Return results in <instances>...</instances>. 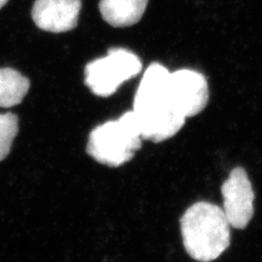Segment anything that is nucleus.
Returning a JSON list of instances; mask_svg holds the SVG:
<instances>
[{
    "instance_id": "9b49d317",
    "label": "nucleus",
    "mask_w": 262,
    "mask_h": 262,
    "mask_svg": "<svg viewBox=\"0 0 262 262\" xmlns=\"http://www.w3.org/2000/svg\"><path fill=\"white\" fill-rule=\"evenodd\" d=\"M19 132V118L13 113L0 114V161L8 157Z\"/></svg>"
},
{
    "instance_id": "20e7f679",
    "label": "nucleus",
    "mask_w": 262,
    "mask_h": 262,
    "mask_svg": "<svg viewBox=\"0 0 262 262\" xmlns=\"http://www.w3.org/2000/svg\"><path fill=\"white\" fill-rule=\"evenodd\" d=\"M132 112L143 140L160 143L175 136L186 119L168 99L133 105Z\"/></svg>"
},
{
    "instance_id": "7ed1b4c3",
    "label": "nucleus",
    "mask_w": 262,
    "mask_h": 262,
    "mask_svg": "<svg viewBox=\"0 0 262 262\" xmlns=\"http://www.w3.org/2000/svg\"><path fill=\"white\" fill-rule=\"evenodd\" d=\"M140 58L128 50L110 49L107 56L88 63L84 68V83L93 94L108 97L126 81L142 70Z\"/></svg>"
},
{
    "instance_id": "423d86ee",
    "label": "nucleus",
    "mask_w": 262,
    "mask_h": 262,
    "mask_svg": "<svg viewBox=\"0 0 262 262\" xmlns=\"http://www.w3.org/2000/svg\"><path fill=\"white\" fill-rule=\"evenodd\" d=\"M224 213L230 226L244 229L253 219L254 192L248 174L242 167L233 169L222 186Z\"/></svg>"
},
{
    "instance_id": "9d476101",
    "label": "nucleus",
    "mask_w": 262,
    "mask_h": 262,
    "mask_svg": "<svg viewBox=\"0 0 262 262\" xmlns=\"http://www.w3.org/2000/svg\"><path fill=\"white\" fill-rule=\"evenodd\" d=\"M30 88L27 77L10 67L0 68V107L11 108L21 103Z\"/></svg>"
},
{
    "instance_id": "f8f14e48",
    "label": "nucleus",
    "mask_w": 262,
    "mask_h": 262,
    "mask_svg": "<svg viewBox=\"0 0 262 262\" xmlns=\"http://www.w3.org/2000/svg\"><path fill=\"white\" fill-rule=\"evenodd\" d=\"M8 1H9V0H0V9H1L2 7H4L5 4H6Z\"/></svg>"
},
{
    "instance_id": "f03ea898",
    "label": "nucleus",
    "mask_w": 262,
    "mask_h": 262,
    "mask_svg": "<svg viewBox=\"0 0 262 262\" xmlns=\"http://www.w3.org/2000/svg\"><path fill=\"white\" fill-rule=\"evenodd\" d=\"M142 137L132 111L96 126L90 133L86 152L97 162L120 167L130 161L142 147Z\"/></svg>"
},
{
    "instance_id": "39448f33",
    "label": "nucleus",
    "mask_w": 262,
    "mask_h": 262,
    "mask_svg": "<svg viewBox=\"0 0 262 262\" xmlns=\"http://www.w3.org/2000/svg\"><path fill=\"white\" fill-rule=\"evenodd\" d=\"M168 99L185 118L196 116L205 109L209 100L206 78L190 69H181L170 73Z\"/></svg>"
},
{
    "instance_id": "0eeeda50",
    "label": "nucleus",
    "mask_w": 262,
    "mask_h": 262,
    "mask_svg": "<svg viewBox=\"0 0 262 262\" xmlns=\"http://www.w3.org/2000/svg\"><path fill=\"white\" fill-rule=\"evenodd\" d=\"M81 8V0H36L31 15L38 28L61 33L77 27Z\"/></svg>"
},
{
    "instance_id": "1a4fd4ad",
    "label": "nucleus",
    "mask_w": 262,
    "mask_h": 262,
    "mask_svg": "<svg viewBox=\"0 0 262 262\" xmlns=\"http://www.w3.org/2000/svg\"><path fill=\"white\" fill-rule=\"evenodd\" d=\"M169 78L170 72L165 66L159 62L151 63L141 80L133 105L168 99Z\"/></svg>"
},
{
    "instance_id": "6e6552de",
    "label": "nucleus",
    "mask_w": 262,
    "mask_h": 262,
    "mask_svg": "<svg viewBox=\"0 0 262 262\" xmlns=\"http://www.w3.org/2000/svg\"><path fill=\"white\" fill-rule=\"evenodd\" d=\"M149 0H101L99 11L104 20L114 28H127L143 17Z\"/></svg>"
},
{
    "instance_id": "f257e3e1",
    "label": "nucleus",
    "mask_w": 262,
    "mask_h": 262,
    "mask_svg": "<svg viewBox=\"0 0 262 262\" xmlns=\"http://www.w3.org/2000/svg\"><path fill=\"white\" fill-rule=\"evenodd\" d=\"M181 232L187 253L197 261H214L230 244L224 210L210 202L200 201L187 209L181 219Z\"/></svg>"
}]
</instances>
